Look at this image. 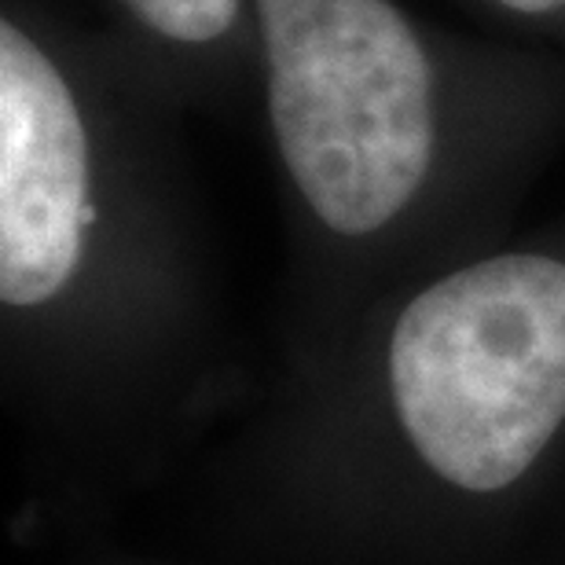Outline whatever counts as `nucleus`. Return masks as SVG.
Here are the masks:
<instances>
[{
    "label": "nucleus",
    "mask_w": 565,
    "mask_h": 565,
    "mask_svg": "<svg viewBox=\"0 0 565 565\" xmlns=\"http://www.w3.org/2000/svg\"><path fill=\"white\" fill-rule=\"evenodd\" d=\"M126 4L162 38L188 44L221 38L239 11V0H126Z\"/></svg>",
    "instance_id": "4"
},
{
    "label": "nucleus",
    "mask_w": 565,
    "mask_h": 565,
    "mask_svg": "<svg viewBox=\"0 0 565 565\" xmlns=\"http://www.w3.org/2000/svg\"><path fill=\"white\" fill-rule=\"evenodd\" d=\"M268 107L294 184L327 228L379 232L434 154L429 63L390 0H257Z\"/></svg>",
    "instance_id": "2"
},
{
    "label": "nucleus",
    "mask_w": 565,
    "mask_h": 565,
    "mask_svg": "<svg viewBox=\"0 0 565 565\" xmlns=\"http://www.w3.org/2000/svg\"><path fill=\"white\" fill-rule=\"evenodd\" d=\"M500 4L514 8V11H525V15H536V11H551V8H562L565 0H500Z\"/></svg>",
    "instance_id": "5"
},
{
    "label": "nucleus",
    "mask_w": 565,
    "mask_h": 565,
    "mask_svg": "<svg viewBox=\"0 0 565 565\" xmlns=\"http://www.w3.org/2000/svg\"><path fill=\"white\" fill-rule=\"evenodd\" d=\"M390 379L440 478L507 489L565 419V265L511 254L434 282L397 320Z\"/></svg>",
    "instance_id": "1"
},
{
    "label": "nucleus",
    "mask_w": 565,
    "mask_h": 565,
    "mask_svg": "<svg viewBox=\"0 0 565 565\" xmlns=\"http://www.w3.org/2000/svg\"><path fill=\"white\" fill-rule=\"evenodd\" d=\"M88 143L71 88L11 22L0 26V298L49 301L82 254Z\"/></svg>",
    "instance_id": "3"
}]
</instances>
